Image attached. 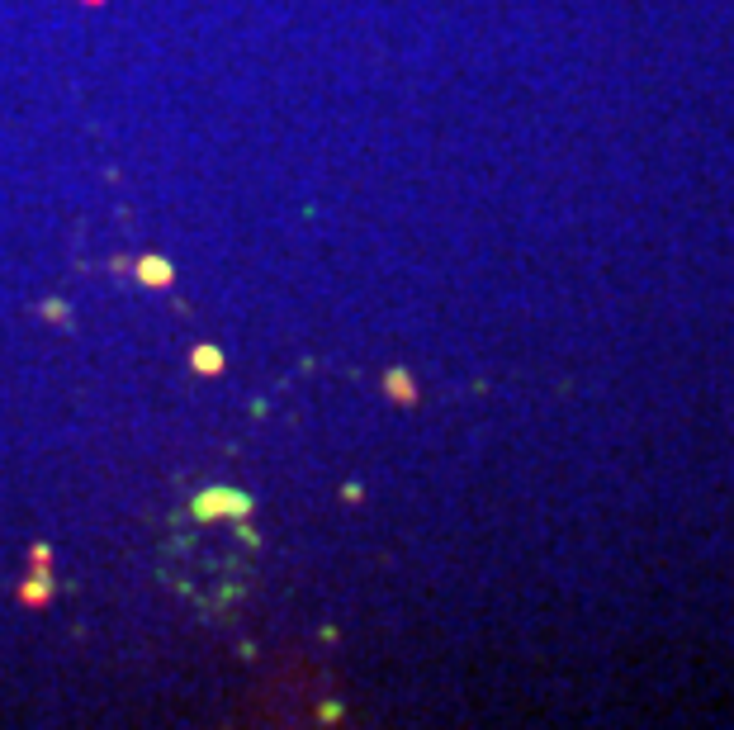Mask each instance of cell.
<instances>
[{
    "label": "cell",
    "instance_id": "2",
    "mask_svg": "<svg viewBox=\"0 0 734 730\" xmlns=\"http://www.w3.org/2000/svg\"><path fill=\"white\" fill-rule=\"evenodd\" d=\"M128 271L138 275V285H147V290H171L176 285V261L162 252H143L138 261H128Z\"/></svg>",
    "mask_w": 734,
    "mask_h": 730
},
{
    "label": "cell",
    "instance_id": "6",
    "mask_svg": "<svg viewBox=\"0 0 734 730\" xmlns=\"http://www.w3.org/2000/svg\"><path fill=\"white\" fill-rule=\"evenodd\" d=\"M38 318H48V323H57V328H72V304H67V299H43V304H38Z\"/></svg>",
    "mask_w": 734,
    "mask_h": 730
},
{
    "label": "cell",
    "instance_id": "9",
    "mask_svg": "<svg viewBox=\"0 0 734 730\" xmlns=\"http://www.w3.org/2000/svg\"><path fill=\"white\" fill-rule=\"evenodd\" d=\"M233 527H237V536H242V541H247V546H261V536H256V531H251L247 522H233Z\"/></svg>",
    "mask_w": 734,
    "mask_h": 730
},
{
    "label": "cell",
    "instance_id": "4",
    "mask_svg": "<svg viewBox=\"0 0 734 730\" xmlns=\"http://www.w3.org/2000/svg\"><path fill=\"white\" fill-rule=\"evenodd\" d=\"M190 370H195V375H204V380H214V375H223V370H228V356H223V347L199 342V347H190Z\"/></svg>",
    "mask_w": 734,
    "mask_h": 730
},
{
    "label": "cell",
    "instance_id": "3",
    "mask_svg": "<svg viewBox=\"0 0 734 730\" xmlns=\"http://www.w3.org/2000/svg\"><path fill=\"white\" fill-rule=\"evenodd\" d=\"M384 394H389V399L394 403H403V408H412V403L422 399V384L412 380V370L408 365H389V370H384Z\"/></svg>",
    "mask_w": 734,
    "mask_h": 730
},
{
    "label": "cell",
    "instance_id": "7",
    "mask_svg": "<svg viewBox=\"0 0 734 730\" xmlns=\"http://www.w3.org/2000/svg\"><path fill=\"white\" fill-rule=\"evenodd\" d=\"M29 574H53V550L43 546V541L29 546Z\"/></svg>",
    "mask_w": 734,
    "mask_h": 730
},
{
    "label": "cell",
    "instance_id": "8",
    "mask_svg": "<svg viewBox=\"0 0 734 730\" xmlns=\"http://www.w3.org/2000/svg\"><path fill=\"white\" fill-rule=\"evenodd\" d=\"M318 716H323L327 726H332V721H341V707H337V702H323V707H318Z\"/></svg>",
    "mask_w": 734,
    "mask_h": 730
},
{
    "label": "cell",
    "instance_id": "1",
    "mask_svg": "<svg viewBox=\"0 0 734 730\" xmlns=\"http://www.w3.org/2000/svg\"><path fill=\"white\" fill-rule=\"evenodd\" d=\"M251 512H256V498L237 484H209L190 498L195 522H251Z\"/></svg>",
    "mask_w": 734,
    "mask_h": 730
},
{
    "label": "cell",
    "instance_id": "11",
    "mask_svg": "<svg viewBox=\"0 0 734 730\" xmlns=\"http://www.w3.org/2000/svg\"><path fill=\"white\" fill-rule=\"evenodd\" d=\"M86 5H105V0H86Z\"/></svg>",
    "mask_w": 734,
    "mask_h": 730
},
{
    "label": "cell",
    "instance_id": "5",
    "mask_svg": "<svg viewBox=\"0 0 734 730\" xmlns=\"http://www.w3.org/2000/svg\"><path fill=\"white\" fill-rule=\"evenodd\" d=\"M19 603L24 607H48L53 603V574H29L19 584Z\"/></svg>",
    "mask_w": 734,
    "mask_h": 730
},
{
    "label": "cell",
    "instance_id": "10",
    "mask_svg": "<svg viewBox=\"0 0 734 730\" xmlns=\"http://www.w3.org/2000/svg\"><path fill=\"white\" fill-rule=\"evenodd\" d=\"M360 493H365L360 484H346V489H341V498H346V503H360Z\"/></svg>",
    "mask_w": 734,
    "mask_h": 730
}]
</instances>
